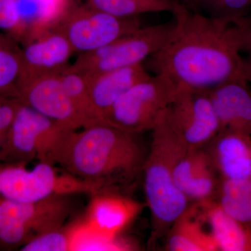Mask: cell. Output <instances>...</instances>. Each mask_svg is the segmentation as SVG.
Returning <instances> with one entry per match:
<instances>
[{"label":"cell","instance_id":"15","mask_svg":"<svg viewBox=\"0 0 251 251\" xmlns=\"http://www.w3.org/2000/svg\"><path fill=\"white\" fill-rule=\"evenodd\" d=\"M243 77L209 90L221 130L251 135V88Z\"/></svg>","mask_w":251,"mask_h":251},{"label":"cell","instance_id":"22","mask_svg":"<svg viewBox=\"0 0 251 251\" xmlns=\"http://www.w3.org/2000/svg\"><path fill=\"white\" fill-rule=\"evenodd\" d=\"M86 4L121 18L139 17L150 13L175 14L184 7L176 0H86Z\"/></svg>","mask_w":251,"mask_h":251},{"label":"cell","instance_id":"21","mask_svg":"<svg viewBox=\"0 0 251 251\" xmlns=\"http://www.w3.org/2000/svg\"><path fill=\"white\" fill-rule=\"evenodd\" d=\"M215 201L227 214L251 227V177L220 179Z\"/></svg>","mask_w":251,"mask_h":251},{"label":"cell","instance_id":"12","mask_svg":"<svg viewBox=\"0 0 251 251\" xmlns=\"http://www.w3.org/2000/svg\"><path fill=\"white\" fill-rule=\"evenodd\" d=\"M74 53L69 40L57 28L23 46L19 89L23 84L38 77L60 74L70 66L69 59Z\"/></svg>","mask_w":251,"mask_h":251},{"label":"cell","instance_id":"29","mask_svg":"<svg viewBox=\"0 0 251 251\" xmlns=\"http://www.w3.org/2000/svg\"><path fill=\"white\" fill-rule=\"evenodd\" d=\"M241 51L251 55V15L242 19L241 24Z\"/></svg>","mask_w":251,"mask_h":251},{"label":"cell","instance_id":"9","mask_svg":"<svg viewBox=\"0 0 251 251\" xmlns=\"http://www.w3.org/2000/svg\"><path fill=\"white\" fill-rule=\"evenodd\" d=\"M163 116L188 150L205 148L221 130L209 90L181 86Z\"/></svg>","mask_w":251,"mask_h":251},{"label":"cell","instance_id":"28","mask_svg":"<svg viewBox=\"0 0 251 251\" xmlns=\"http://www.w3.org/2000/svg\"><path fill=\"white\" fill-rule=\"evenodd\" d=\"M20 103L19 99L6 97L0 103V150L9 135Z\"/></svg>","mask_w":251,"mask_h":251},{"label":"cell","instance_id":"23","mask_svg":"<svg viewBox=\"0 0 251 251\" xmlns=\"http://www.w3.org/2000/svg\"><path fill=\"white\" fill-rule=\"evenodd\" d=\"M16 42L0 31V95L18 99L23 64L21 49Z\"/></svg>","mask_w":251,"mask_h":251},{"label":"cell","instance_id":"18","mask_svg":"<svg viewBox=\"0 0 251 251\" xmlns=\"http://www.w3.org/2000/svg\"><path fill=\"white\" fill-rule=\"evenodd\" d=\"M23 46L56 29L75 0H15Z\"/></svg>","mask_w":251,"mask_h":251},{"label":"cell","instance_id":"6","mask_svg":"<svg viewBox=\"0 0 251 251\" xmlns=\"http://www.w3.org/2000/svg\"><path fill=\"white\" fill-rule=\"evenodd\" d=\"M70 131L21 102L0 150V162L26 164L36 158L54 165L57 151Z\"/></svg>","mask_w":251,"mask_h":251},{"label":"cell","instance_id":"27","mask_svg":"<svg viewBox=\"0 0 251 251\" xmlns=\"http://www.w3.org/2000/svg\"><path fill=\"white\" fill-rule=\"evenodd\" d=\"M0 31L22 43V29L15 0H0Z\"/></svg>","mask_w":251,"mask_h":251},{"label":"cell","instance_id":"31","mask_svg":"<svg viewBox=\"0 0 251 251\" xmlns=\"http://www.w3.org/2000/svg\"><path fill=\"white\" fill-rule=\"evenodd\" d=\"M188 9L194 11V0H176Z\"/></svg>","mask_w":251,"mask_h":251},{"label":"cell","instance_id":"8","mask_svg":"<svg viewBox=\"0 0 251 251\" xmlns=\"http://www.w3.org/2000/svg\"><path fill=\"white\" fill-rule=\"evenodd\" d=\"M141 27L139 17H118L85 2L74 5L57 28L80 54L97 50Z\"/></svg>","mask_w":251,"mask_h":251},{"label":"cell","instance_id":"2","mask_svg":"<svg viewBox=\"0 0 251 251\" xmlns=\"http://www.w3.org/2000/svg\"><path fill=\"white\" fill-rule=\"evenodd\" d=\"M69 132L54 159L77 177L108 188L131 184L143 172L149 149L139 135L97 122Z\"/></svg>","mask_w":251,"mask_h":251},{"label":"cell","instance_id":"1","mask_svg":"<svg viewBox=\"0 0 251 251\" xmlns=\"http://www.w3.org/2000/svg\"><path fill=\"white\" fill-rule=\"evenodd\" d=\"M173 34L160 50L147 59L154 74L163 73L182 87L211 90L242 77L241 24L218 19L184 6L173 14Z\"/></svg>","mask_w":251,"mask_h":251},{"label":"cell","instance_id":"3","mask_svg":"<svg viewBox=\"0 0 251 251\" xmlns=\"http://www.w3.org/2000/svg\"><path fill=\"white\" fill-rule=\"evenodd\" d=\"M163 113L151 130V145L142 172L146 204L151 215L150 247L166 237L175 221L191 204L173 177L176 161L188 149L172 131Z\"/></svg>","mask_w":251,"mask_h":251},{"label":"cell","instance_id":"24","mask_svg":"<svg viewBox=\"0 0 251 251\" xmlns=\"http://www.w3.org/2000/svg\"><path fill=\"white\" fill-rule=\"evenodd\" d=\"M68 96L85 122V126L97 122L91 103L90 77L73 69L71 65L59 74Z\"/></svg>","mask_w":251,"mask_h":251},{"label":"cell","instance_id":"30","mask_svg":"<svg viewBox=\"0 0 251 251\" xmlns=\"http://www.w3.org/2000/svg\"><path fill=\"white\" fill-rule=\"evenodd\" d=\"M242 76L247 82H251V55L242 59Z\"/></svg>","mask_w":251,"mask_h":251},{"label":"cell","instance_id":"26","mask_svg":"<svg viewBox=\"0 0 251 251\" xmlns=\"http://www.w3.org/2000/svg\"><path fill=\"white\" fill-rule=\"evenodd\" d=\"M74 229L62 228L39 234L21 247L22 251H66L73 250Z\"/></svg>","mask_w":251,"mask_h":251},{"label":"cell","instance_id":"7","mask_svg":"<svg viewBox=\"0 0 251 251\" xmlns=\"http://www.w3.org/2000/svg\"><path fill=\"white\" fill-rule=\"evenodd\" d=\"M175 27V19L148 27L142 26L97 50L78 54L71 67L92 77L110 71L143 64L164 46Z\"/></svg>","mask_w":251,"mask_h":251},{"label":"cell","instance_id":"17","mask_svg":"<svg viewBox=\"0 0 251 251\" xmlns=\"http://www.w3.org/2000/svg\"><path fill=\"white\" fill-rule=\"evenodd\" d=\"M143 64L122 68L90 77L91 103L97 122L135 84L150 76Z\"/></svg>","mask_w":251,"mask_h":251},{"label":"cell","instance_id":"32","mask_svg":"<svg viewBox=\"0 0 251 251\" xmlns=\"http://www.w3.org/2000/svg\"><path fill=\"white\" fill-rule=\"evenodd\" d=\"M5 96L0 95V103H1V101H2L3 99H4Z\"/></svg>","mask_w":251,"mask_h":251},{"label":"cell","instance_id":"4","mask_svg":"<svg viewBox=\"0 0 251 251\" xmlns=\"http://www.w3.org/2000/svg\"><path fill=\"white\" fill-rule=\"evenodd\" d=\"M108 188L103 184L59 173L54 165L39 161L32 169L22 163L0 164V198L32 202L53 196L93 195Z\"/></svg>","mask_w":251,"mask_h":251},{"label":"cell","instance_id":"20","mask_svg":"<svg viewBox=\"0 0 251 251\" xmlns=\"http://www.w3.org/2000/svg\"><path fill=\"white\" fill-rule=\"evenodd\" d=\"M219 251H251V227L227 214L215 200L196 202Z\"/></svg>","mask_w":251,"mask_h":251},{"label":"cell","instance_id":"16","mask_svg":"<svg viewBox=\"0 0 251 251\" xmlns=\"http://www.w3.org/2000/svg\"><path fill=\"white\" fill-rule=\"evenodd\" d=\"M205 149L220 179L251 177V135L220 130Z\"/></svg>","mask_w":251,"mask_h":251},{"label":"cell","instance_id":"10","mask_svg":"<svg viewBox=\"0 0 251 251\" xmlns=\"http://www.w3.org/2000/svg\"><path fill=\"white\" fill-rule=\"evenodd\" d=\"M18 99L66 129L77 130L85 127V120L64 90L59 74L38 77L23 84Z\"/></svg>","mask_w":251,"mask_h":251},{"label":"cell","instance_id":"25","mask_svg":"<svg viewBox=\"0 0 251 251\" xmlns=\"http://www.w3.org/2000/svg\"><path fill=\"white\" fill-rule=\"evenodd\" d=\"M201 10L210 17L237 21L250 14L251 0H194V11Z\"/></svg>","mask_w":251,"mask_h":251},{"label":"cell","instance_id":"19","mask_svg":"<svg viewBox=\"0 0 251 251\" xmlns=\"http://www.w3.org/2000/svg\"><path fill=\"white\" fill-rule=\"evenodd\" d=\"M198 203L189 206L166 234L165 249L169 251H217V247Z\"/></svg>","mask_w":251,"mask_h":251},{"label":"cell","instance_id":"13","mask_svg":"<svg viewBox=\"0 0 251 251\" xmlns=\"http://www.w3.org/2000/svg\"><path fill=\"white\" fill-rule=\"evenodd\" d=\"M105 188L92 195L87 213L86 226L105 239L116 240L117 235L143 210L137 202Z\"/></svg>","mask_w":251,"mask_h":251},{"label":"cell","instance_id":"11","mask_svg":"<svg viewBox=\"0 0 251 251\" xmlns=\"http://www.w3.org/2000/svg\"><path fill=\"white\" fill-rule=\"evenodd\" d=\"M70 196H53L32 202L0 198V228L19 224L34 236L62 228L72 212Z\"/></svg>","mask_w":251,"mask_h":251},{"label":"cell","instance_id":"14","mask_svg":"<svg viewBox=\"0 0 251 251\" xmlns=\"http://www.w3.org/2000/svg\"><path fill=\"white\" fill-rule=\"evenodd\" d=\"M173 177L190 202L215 200L220 177L205 148L186 150L175 164Z\"/></svg>","mask_w":251,"mask_h":251},{"label":"cell","instance_id":"5","mask_svg":"<svg viewBox=\"0 0 251 251\" xmlns=\"http://www.w3.org/2000/svg\"><path fill=\"white\" fill-rule=\"evenodd\" d=\"M181 87L168 74L150 75L125 92L102 122L136 134L151 131Z\"/></svg>","mask_w":251,"mask_h":251}]
</instances>
